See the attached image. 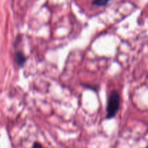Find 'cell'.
<instances>
[{
    "label": "cell",
    "instance_id": "1",
    "mask_svg": "<svg viewBox=\"0 0 148 148\" xmlns=\"http://www.w3.org/2000/svg\"><path fill=\"white\" fill-rule=\"evenodd\" d=\"M121 106V95L119 92L116 90H113L111 91L107 98L106 104V120H111L115 118L118 112L120 110Z\"/></svg>",
    "mask_w": 148,
    "mask_h": 148
},
{
    "label": "cell",
    "instance_id": "2",
    "mask_svg": "<svg viewBox=\"0 0 148 148\" xmlns=\"http://www.w3.org/2000/svg\"><path fill=\"white\" fill-rule=\"evenodd\" d=\"M14 61H15V63L18 68L22 69L25 66L26 62L27 61V57L25 54L24 51L20 49H16L14 51Z\"/></svg>",
    "mask_w": 148,
    "mask_h": 148
},
{
    "label": "cell",
    "instance_id": "3",
    "mask_svg": "<svg viewBox=\"0 0 148 148\" xmlns=\"http://www.w3.org/2000/svg\"><path fill=\"white\" fill-rule=\"evenodd\" d=\"M110 1H111V0H92L91 4L93 6L101 7L106 6Z\"/></svg>",
    "mask_w": 148,
    "mask_h": 148
},
{
    "label": "cell",
    "instance_id": "4",
    "mask_svg": "<svg viewBox=\"0 0 148 148\" xmlns=\"http://www.w3.org/2000/svg\"><path fill=\"white\" fill-rule=\"evenodd\" d=\"M31 148H44V147L43 146V145L41 143H40L39 142H34L32 145Z\"/></svg>",
    "mask_w": 148,
    "mask_h": 148
},
{
    "label": "cell",
    "instance_id": "5",
    "mask_svg": "<svg viewBox=\"0 0 148 148\" xmlns=\"http://www.w3.org/2000/svg\"><path fill=\"white\" fill-rule=\"evenodd\" d=\"M145 148H148V145L147 146V147H145Z\"/></svg>",
    "mask_w": 148,
    "mask_h": 148
}]
</instances>
